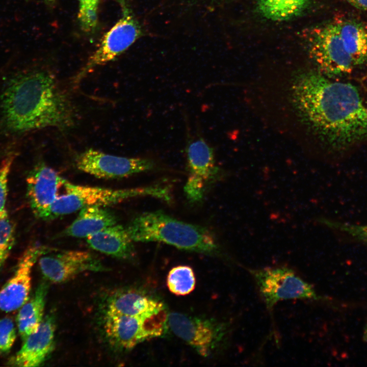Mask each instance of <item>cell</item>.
Here are the masks:
<instances>
[{
  "label": "cell",
  "mask_w": 367,
  "mask_h": 367,
  "mask_svg": "<svg viewBox=\"0 0 367 367\" xmlns=\"http://www.w3.org/2000/svg\"><path fill=\"white\" fill-rule=\"evenodd\" d=\"M321 221L329 228L343 232L355 241L367 245V224L357 225L326 219H322Z\"/></svg>",
  "instance_id": "cell-25"
},
{
  "label": "cell",
  "mask_w": 367,
  "mask_h": 367,
  "mask_svg": "<svg viewBox=\"0 0 367 367\" xmlns=\"http://www.w3.org/2000/svg\"><path fill=\"white\" fill-rule=\"evenodd\" d=\"M354 7L367 11V0H345Z\"/></svg>",
  "instance_id": "cell-28"
},
{
  "label": "cell",
  "mask_w": 367,
  "mask_h": 367,
  "mask_svg": "<svg viewBox=\"0 0 367 367\" xmlns=\"http://www.w3.org/2000/svg\"><path fill=\"white\" fill-rule=\"evenodd\" d=\"M80 211L76 218L63 231L64 235L87 238L117 223L114 213L104 206H90Z\"/></svg>",
  "instance_id": "cell-18"
},
{
  "label": "cell",
  "mask_w": 367,
  "mask_h": 367,
  "mask_svg": "<svg viewBox=\"0 0 367 367\" xmlns=\"http://www.w3.org/2000/svg\"><path fill=\"white\" fill-rule=\"evenodd\" d=\"M126 228L134 242H160L207 254L220 252L215 236L208 229L179 221L159 211L139 215Z\"/></svg>",
  "instance_id": "cell-3"
},
{
  "label": "cell",
  "mask_w": 367,
  "mask_h": 367,
  "mask_svg": "<svg viewBox=\"0 0 367 367\" xmlns=\"http://www.w3.org/2000/svg\"><path fill=\"white\" fill-rule=\"evenodd\" d=\"M1 101L5 125L12 132L47 127L63 129L73 122L68 98L53 75L45 71H31L11 78Z\"/></svg>",
  "instance_id": "cell-2"
},
{
  "label": "cell",
  "mask_w": 367,
  "mask_h": 367,
  "mask_svg": "<svg viewBox=\"0 0 367 367\" xmlns=\"http://www.w3.org/2000/svg\"><path fill=\"white\" fill-rule=\"evenodd\" d=\"M45 1H46V2H53L55 0H45Z\"/></svg>",
  "instance_id": "cell-30"
},
{
  "label": "cell",
  "mask_w": 367,
  "mask_h": 367,
  "mask_svg": "<svg viewBox=\"0 0 367 367\" xmlns=\"http://www.w3.org/2000/svg\"><path fill=\"white\" fill-rule=\"evenodd\" d=\"M51 249L41 245H33L21 256L12 276L0 290V310L11 312L20 308L29 298L32 269L42 255Z\"/></svg>",
  "instance_id": "cell-12"
},
{
  "label": "cell",
  "mask_w": 367,
  "mask_h": 367,
  "mask_svg": "<svg viewBox=\"0 0 367 367\" xmlns=\"http://www.w3.org/2000/svg\"><path fill=\"white\" fill-rule=\"evenodd\" d=\"M13 160V155L7 156L0 166V218L8 214L6 209L8 179Z\"/></svg>",
  "instance_id": "cell-27"
},
{
  "label": "cell",
  "mask_w": 367,
  "mask_h": 367,
  "mask_svg": "<svg viewBox=\"0 0 367 367\" xmlns=\"http://www.w3.org/2000/svg\"><path fill=\"white\" fill-rule=\"evenodd\" d=\"M15 228L8 214L0 218V271L15 242Z\"/></svg>",
  "instance_id": "cell-23"
},
{
  "label": "cell",
  "mask_w": 367,
  "mask_h": 367,
  "mask_svg": "<svg viewBox=\"0 0 367 367\" xmlns=\"http://www.w3.org/2000/svg\"><path fill=\"white\" fill-rule=\"evenodd\" d=\"M16 328L12 319H0V354L8 353L16 337Z\"/></svg>",
  "instance_id": "cell-26"
},
{
  "label": "cell",
  "mask_w": 367,
  "mask_h": 367,
  "mask_svg": "<svg viewBox=\"0 0 367 367\" xmlns=\"http://www.w3.org/2000/svg\"><path fill=\"white\" fill-rule=\"evenodd\" d=\"M75 163L79 170L104 179L127 177L156 167L151 159L116 156L92 148L77 155Z\"/></svg>",
  "instance_id": "cell-8"
},
{
  "label": "cell",
  "mask_w": 367,
  "mask_h": 367,
  "mask_svg": "<svg viewBox=\"0 0 367 367\" xmlns=\"http://www.w3.org/2000/svg\"><path fill=\"white\" fill-rule=\"evenodd\" d=\"M133 242L126 228L117 224L87 238V243L90 248L122 259H130L134 257Z\"/></svg>",
  "instance_id": "cell-17"
},
{
  "label": "cell",
  "mask_w": 367,
  "mask_h": 367,
  "mask_svg": "<svg viewBox=\"0 0 367 367\" xmlns=\"http://www.w3.org/2000/svg\"><path fill=\"white\" fill-rule=\"evenodd\" d=\"M188 177L184 187L188 199L197 202L203 197L206 187L220 172L213 148L201 136L188 138L186 147Z\"/></svg>",
  "instance_id": "cell-9"
},
{
  "label": "cell",
  "mask_w": 367,
  "mask_h": 367,
  "mask_svg": "<svg viewBox=\"0 0 367 367\" xmlns=\"http://www.w3.org/2000/svg\"><path fill=\"white\" fill-rule=\"evenodd\" d=\"M363 339L365 342H367V322L363 329Z\"/></svg>",
  "instance_id": "cell-29"
},
{
  "label": "cell",
  "mask_w": 367,
  "mask_h": 367,
  "mask_svg": "<svg viewBox=\"0 0 367 367\" xmlns=\"http://www.w3.org/2000/svg\"><path fill=\"white\" fill-rule=\"evenodd\" d=\"M309 56L325 75L349 73L356 68L340 37L336 23L313 28L306 35Z\"/></svg>",
  "instance_id": "cell-7"
},
{
  "label": "cell",
  "mask_w": 367,
  "mask_h": 367,
  "mask_svg": "<svg viewBox=\"0 0 367 367\" xmlns=\"http://www.w3.org/2000/svg\"><path fill=\"white\" fill-rule=\"evenodd\" d=\"M48 285L42 282L34 294L22 305L19 310L16 322L18 332L24 340L39 328L44 318V311Z\"/></svg>",
  "instance_id": "cell-19"
},
{
  "label": "cell",
  "mask_w": 367,
  "mask_h": 367,
  "mask_svg": "<svg viewBox=\"0 0 367 367\" xmlns=\"http://www.w3.org/2000/svg\"><path fill=\"white\" fill-rule=\"evenodd\" d=\"M163 302L142 292L129 290L108 298L107 313L130 316L151 317L165 311Z\"/></svg>",
  "instance_id": "cell-16"
},
{
  "label": "cell",
  "mask_w": 367,
  "mask_h": 367,
  "mask_svg": "<svg viewBox=\"0 0 367 367\" xmlns=\"http://www.w3.org/2000/svg\"><path fill=\"white\" fill-rule=\"evenodd\" d=\"M140 28L125 9L123 16L104 35L94 53L74 77L79 83L94 68L113 61L127 49L138 38Z\"/></svg>",
  "instance_id": "cell-10"
},
{
  "label": "cell",
  "mask_w": 367,
  "mask_h": 367,
  "mask_svg": "<svg viewBox=\"0 0 367 367\" xmlns=\"http://www.w3.org/2000/svg\"><path fill=\"white\" fill-rule=\"evenodd\" d=\"M64 193L58 196L44 215L42 220H50L90 206H104L140 196H149L169 201L170 190L166 186L113 189L75 185L65 180Z\"/></svg>",
  "instance_id": "cell-4"
},
{
  "label": "cell",
  "mask_w": 367,
  "mask_h": 367,
  "mask_svg": "<svg viewBox=\"0 0 367 367\" xmlns=\"http://www.w3.org/2000/svg\"><path fill=\"white\" fill-rule=\"evenodd\" d=\"M65 179L44 163H39L27 178V196L34 215L42 219L58 196Z\"/></svg>",
  "instance_id": "cell-14"
},
{
  "label": "cell",
  "mask_w": 367,
  "mask_h": 367,
  "mask_svg": "<svg viewBox=\"0 0 367 367\" xmlns=\"http://www.w3.org/2000/svg\"><path fill=\"white\" fill-rule=\"evenodd\" d=\"M167 320L166 311L151 317L105 312L103 328L112 346L129 350L145 340L164 334L168 326Z\"/></svg>",
  "instance_id": "cell-6"
},
{
  "label": "cell",
  "mask_w": 367,
  "mask_h": 367,
  "mask_svg": "<svg viewBox=\"0 0 367 367\" xmlns=\"http://www.w3.org/2000/svg\"><path fill=\"white\" fill-rule=\"evenodd\" d=\"M40 271L45 278L54 283L68 281L87 271L107 270L101 261L86 251L67 250L46 253L38 259Z\"/></svg>",
  "instance_id": "cell-11"
},
{
  "label": "cell",
  "mask_w": 367,
  "mask_h": 367,
  "mask_svg": "<svg viewBox=\"0 0 367 367\" xmlns=\"http://www.w3.org/2000/svg\"><path fill=\"white\" fill-rule=\"evenodd\" d=\"M56 327L55 314L47 315L38 330L23 340L21 348L9 359L8 364L21 367L40 366L53 351Z\"/></svg>",
  "instance_id": "cell-15"
},
{
  "label": "cell",
  "mask_w": 367,
  "mask_h": 367,
  "mask_svg": "<svg viewBox=\"0 0 367 367\" xmlns=\"http://www.w3.org/2000/svg\"><path fill=\"white\" fill-rule=\"evenodd\" d=\"M290 94L302 122L329 148L343 151L367 139V106L351 84L304 71L294 75Z\"/></svg>",
  "instance_id": "cell-1"
},
{
  "label": "cell",
  "mask_w": 367,
  "mask_h": 367,
  "mask_svg": "<svg viewBox=\"0 0 367 367\" xmlns=\"http://www.w3.org/2000/svg\"><path fill=\"white\" fill-rule=\"evenodd\" d=\"M267 308L270 311L279 301L322 299L310 283L286 267L249 270Z\"/></svg>",
  "instance_id": "cell-5"
},
{
  "label": "cell",
  "mask_w": 367,
  "mask_h": 367,
  "mask_svg": "<svg viewBox=\"0 0 367 367\" xmlns=\"http://www.w3.org/2000/svg\"><path fill=\"white\" fill-rule=\"evenodd\" d=\"M308 4V0H258L257 10L267 19L283 21L299 15Z\"/></svg>",
  "instance_id": "cell-21"
},
{
  "label": "cell",
  "mask_w": 367,
  "mask_h": 367,
  "mask_svg": "<svg viewBox=\"0 0 367 367\" xmlns=\"http://www.w3.org/2000/svg\"><path fill=\"white\" fill-rule=\"evenodd\" d=\"M344 46L355 67L367 62V26L352 20L336 22Z\"/></svg>",
  "instance_id": "cell-20"
},
{
  "label": "cell",
  "mask_w": 367,
  "mask_h": 367,
  "mask_svg": "<svg viewBox=\"0 0 367 367\" xmlns=\"http://www.w3.org/2000/svg\"><path fill=\"white\" fill-rule=\"evenodd\" d=\"M168 326L178 337L203 356L210 354L223 336L225 328L202 318L178 312L168 314Z\"/></svg>",
  "instance_id": "cell-13"
},
{
  "label": "cell",
  "mask_w": 367,
  "mask_h": 367,
  "mask_svg": "<svg viewBox=\"0 0 367 367\" xmlns=\"http://www.w3.org/2000/svg\"><path fill=\"white\" fill-rule=\"evenodd\" d=\"M78 18L82 29L87 33L93 32L97 24L98 0H78Z\"/></svg>",
  "instance_id": "cell-24"
},
{
  "label": "cell",
  "mask_w": 367,
  "mask_h": 367,
  "mask_svg": "<svg viewBox=\"0 0 367 367\" xmlns=\"http://www.w3.org/2000/svg\"><path fill=\"white\" fill-rule=\"evenodd\" d=\"M167 285L169 291L177 296H185L195 288L196 279L193 269L188 266H178L168 273Z\"/></svg>",
  "instance_id": "cell-22"
}]
</instances>
